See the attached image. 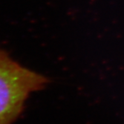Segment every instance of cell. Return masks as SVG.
<instances>
[{
	"label": "cell",
	"mask_w": 124,
	"mask_h": 124,
	"mask_svg": "<svg viewBox=\"0 0 124 124\" xmlns=\"http://www.w3.org/2000/svg\"><path fill=\"white\" fill-rule=\"evenodd\" d=\"M48 83L46 77L22 65L0 47V124H14L29 97Z\"/></svg>",
	"instance_id": "obj_1"
}]
</instances>
